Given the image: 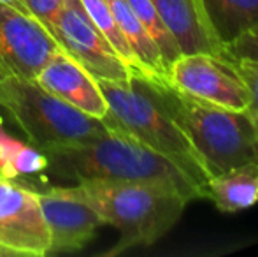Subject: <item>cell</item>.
Wrapping results in <instances>:
<instances>
[{
	"mask_svg": "<svg viewBox=\"0 0 258 257\" xmlns=\"http://www.w3.org/2000/svg\"><path fill=\"white\" fill-rule=\"evenodd\" d=\"M25 7L37 21H41L46 28H51L54 18L63 7V0H23Z\"/></svg>",
	"mask_w": 258,
	"mask_h": 257,
	"instance_id": "21",
	"label": "cell"
},
{
	"mask_svg": "<svg viewBox=\"0 0 258 257\" xmlns=\"http://www.w3.org/2000/svg\"><path fill=\"white\" fill-rule=\"evenodd\" d=\"M35 81L88 117L104 118L107 115V102L97 79L61 48L37 72Z\"/></svg>",
	"mask_w": 258,
	"mask_h": 257,
	"instance_id": "11",
	"label": "cell"
},
{
	"mask_svg": "<svg viewBox=\"0 0 258 257\" xmlns=\"http://www.w3.org/2000/svg\"><path fill=\"white\" fill-rule=\"evenodd\" d=\"M0 108L41 151L88 143L109 132L100 118L60 100L35 79L0 76Z\"/></svg>",
	"mask_w": 258,
	"mask_h": 257,
	"instance_id": "5",
	"label": "cell"
},
{
	"mask_svg": "<svg viewBox=\"0 0 258 257\" xmlns=\"http://www.w3.org/2000/svg\"><path fill=\"white\" fill-rule=\"evenodd\" d=\"M107 102V115L100 120L109 130L134 137L179 166L204 192L207 175L204 164L183 129L156 95L153 81L132 76L130 79H97Z\"/></svg>",
	"mask_w": 258,
	"mask_h": 257,
	"instance_id": "3",
	"label": "cell"
},
{
	"mask_svg": "<svg viewBox=\"0 0 258 257\" xmlns=\"http://www.w3.org/2000/svg\"><path fill=\"white\" fill-rule=\"evenodd\" d=\"M58 49L41 21L0 2V76L35 79Z\"/></svg>",
	"mask_w": 258,
	"mask_h": 257,
	"instance_id": "9",
	"label": "cell"
},
{
	"mask_svg": "<svg viewBox=\"0 0 258 257\" xmlns=\"http://www.w3.org/2000/svg\"><path fill=\"white\" fill-rule=\"evenodd\" d=\"M46 169L48 159L41 150L0 129V178L16 182L21 176L39 175Z\"/></svg>",
	"mask_w": 258,
	"mask_h": 257,
	"instance_id": "16",
	"label": "cell"
},
{
	"mask_svg": "<svg viewBox=\"0 0 258 257\" xmlns=\"http://www.w3.org/2000/svg\"><path fill=\"white\" fill-rule=\"evenodd\" d=\"M223 53L234 60H258V25L225 46Z\"/></svg>",
	"mask_w": 258,
	"mask_h": 257,
	"instance_id": "20",
	"label": "cell"
},
{
	"mask_svg": "<svg viewBox=\"0 0 258 257\" xmlns=\"http://www.w3.org/2000/svg\"><path fill=\"white\" fill-rule=\"evenodd\" d=\"M49 34L65 53L81 64L95 79L132 78L130 69L92 23L81 0H63V7L54 18Z\"/></svg>",
	"mask_w": 258,
	"mask_h": 257,
	"instance_id": "7",
	"label": "cell"
},
{
	"mask_svg": "<svg viewBox=\"0 0 258 257\" xmlns=\"http://www.w3.org/2000/svg\"><path fill=\"white\" fill-rule=\"evenodd\" d=\"M42 153L58 178L79 182H134L176 190L188 201L204 199L197 183L172 161L118 130L83 144Z\"/></svg>",
	"mask_w": 258,
	"mask_h": 257,
	"instance_id": "1",
	"label": "cell"
},
{
	"mask_svg": "<svg viewBox=\"0 0 258 257\" xmlns=\"http://www.w3.org/2000/svg\"><path fill=\"white\" fill-rule=\"evenodd\" d=\"M202 6L223 49L258 25V0H202Z\"/></svg>",
	"mask_w": 258,
	"mask_h": 257,
	"instance_id": "15",
	"label": "cell"
},
{
	"mask_svg": "<svg viewBox=\"0 0 258 257\" xmlns=\"http://www.w3.org/2000/svg\"><path fill=\"white\" fill-rule=\"evenodd\" d=\"M230 60L234 62L235 69L239 71L241 78L244 79L246 86H248L249 102L248 108H246V113H248L249 120H251L258 136V60H234V59Z\"/></svg>",
	"mask_w": 258,
	"mask_h": 257,
	"instance_id": "19",
	"label": "cell"
},
{
	"mask_svg": "<svg viewBox=\"0 0 258 257\" xmlns=\"http://www.w3.org/2000/svg\"><path fill=\"white\" fill-rule=\"evenodd\" d=\"M63 190L118 229V241L104 255L153 245L176 226L190 202L176 190L134 182H79Z\"/></svg>",
	"mask_w": 258,
	"mask_h": 257,
	"instance_id": "2",
	"label": "cell"
},
{
	"mask_svg": "<svg viewBox=\"0 0 258 257\" xmlns=\"http://www.w3.org/2000/svg\"><path fill=\"white\" fill-rule=\"evenodd\" d=\"M2 4H7V6H13V7H16L18 11H21V13H25V14H30L27 11V7H25V4H23V0H0Z\"/></svg>",
	"mask_w": 258,
	"mask_h": 257,
	"instance_id": "22",
	"label": "cell"
},
{
	"mask_svg": "<svg viewBox=\"0 0 258 257\" xmlns=\"http://www.w3.org/2000/svg\"><path fill=\"white\" fill-rule=\"evenodd\" d=\"M111 13L118 23L121 34L128 41L137 62L144 69L148 79L155 83H169L167 79V67L162 59L158 46L153 41L144 25L139 21V18L134 14L126 0H107Z\"/></svg>",
	"mask_w": 258,
	"mask_h": 257,
	"instance_id": "14",
	"label": "cell"
},
{
	"mask_svg": "<svg viewBox=\"0 0 258 257\" xmlns=\"http://www.w3.org/2000/svg\"><path fill=\"white\" fill-rule=\"evenodd\" d=\"M49 229L37 192L0 178V255L49 254Z\"/></svg>",
	"mask_w": 258,
	"mask_h": 257,
	"instance_id": "8",
	"label": "cell"
},
{
	"mask_svg": "<svg viewBox=\"0 0 258 257\" xmlns=\"http://www.w3.org/2000/svg\"><path fill=\"white\" fill-rule=\"evenodd\" d=\"M41 212L49 229V254L76 252L92 241L102 219L86 202L72 197L63 187L37 192Z\"/></svg>",
	"mask_w": 258,
	"mask_h": 257,
	"instance_id": "10",
	"label": "cell"
},
{
	"mask_svg": "<svg viewBox=\"0 0 258 257\" xmlns=\"http://www.w3.org/2000/svg\"><path fill=\"white\" fill-rule=\"evenodd\" d=\"M4 120H6V113H4L2 108H0V129L4 127Z\"/></svg>",
	"mask_w": 258,
	"mask_h": 257,
	"instance_id": "23",
	"label": "cell"
},
{
	"mask_svg": "<svg viewBox=\"0 0 258 257\" xmlns=\"http://www.w3.org/2000/svg\"><path fill=\"white\" fill-rule=\"evenodd\" d=\"M83 7H85L86 14L90 16L92 23L97 27V30L107 39V42L111 44V48L116 52V55L121 59V62L130 69L132 76L137 78H146V72L141 67V64L137 62L136 55H134L132 48H130L128 41L125 39V35L121 34L118 23H116L114 16L111 13L107 0H81Z\"/></svg>",
	"mask_w": 258,
	"mask_h": 257,
	"instance_id": "17",
	"label": "cell"
},
{
	"mask_svg": "<svg viewBox=\"0 0 258 257\" xmlns=\"http://www.w3.org/2000/svg\"><path fill=\"white\" fill-rule=\"evenodd\" d=\"M206 199L220 212L235 213L258 202V162H246L220 175L209 176Z\"/></svg>",
	"mask_w": 258,
	"mask_h": 257,
	"instance_id": "13",
	"label": "cell"
},
{
	"mask_svg": "<svg viewBox=\"0 0 258 257\" xmlns=\"http://www.w3.org/2000/svg\"><path fill=\"white\" fill-rule=\"evenodd\" d=\"M169 85L202 102L246 111L249 92L234 62L227 55H179L169 67Z\"/></svg>",
	"mask_w": 258,
	"mask_h": 257,
	"instance_id": "6",
	"label": "cell"
},
{
	"mask_svg": "<svg viewBox=\"0 0 258 257\" xmlns=\"http://www.w3.org/2000/svg\"><path fill=\"white\" fill-rule=\"evenodd\" d=\"M126 4L130 6V9L134 11L139 21L144 25V28L148 30V34L153 37V41L158 46L162 59L165 62L167 74H169V67L172 65L174 60L181 55V49L177 46L176 39L170 35V32L167 30V27L163 25L162 18L158 16L155 6L151 0H126Z\"/></svg>",
	"mask_w": 258,
	"mask_h": 257,
	"instance_id": "18",
	"label": "cell"
},
{
	"mask_svg": "<svg viewBox=\"0 0 258 257\" xmlns=\"http://www.w3.org/2000/svg\"><path fill=\"white\" fill-rule=\"evenodd\" d=\"M155 92L177 122L209 176L246 162H258V136L246 111L227 110L155 83Z\"/></svg>",
	"mask_w": 258,
	"mask_h": 257,
	"instance_id": "4",
	"label": "cell"
},
{
	"mask_svg": "<svg viewBox=\"0 0 258 257\" xmlns=\"http://www.w3.org/2000/svg\"><path fill=\"white\" fill-rule=\"evenodd\" d=\"M163 25L176 39L181 55L211 53L223 55V46L214 35L202 0H151Z\"/></svg>",
	"mask_w": 258,
	"mask_h": 257,
	"instance_id": "12",
	"label": "cell"
}]
</instances>
